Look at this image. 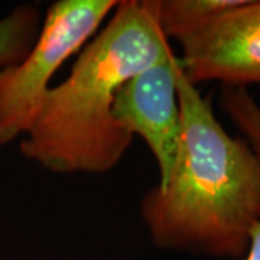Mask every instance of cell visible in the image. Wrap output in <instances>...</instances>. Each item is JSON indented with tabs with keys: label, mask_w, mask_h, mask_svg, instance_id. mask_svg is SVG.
Returning <instances> with one entry per match:
<instances>
[{
	"label": "cell",
	"mask_w": 260,
	"mask_h": 260,
	"mask_svg": "<svg viewBox=\"0 0 260 260\" xmlns=\"http://www.w3.org/2000/svg\"><path fill=\"white\" fill-rule=\"evenodd\" d=\"M177 78V156L167 182L142 197V221L160 250L242 257L260 223V160L244 140L225 132L181 62Z\"/></svg>",
	"instance_id": "6da1fadb"
},
{
	"label": "cell",
	"mask_w": 260,
	"mask_h": 260,
	"mask_svg": "<svg viewBox=\"0 0 260 260\" xmlns=\"http://www.w3.org/2000/svg\"><path fill=\"white\" fill-rule=\"evenodd\" d=\"M172 52L159 29L158 0H119L68 77L45 95L19 142L22 156L55 174L113 171L135 139L113 117L116 94Z\"/></svg>",
	"instance_id": "7a4b0ae2"
},
{
	"label": "cell",
	"mask_w": 260,
	"mask_h": 260,
	"mask_svg": "<svg viewBox=\"0 0 260 260\" xmlns=\"http://www.w3.org/2000/svg\"><path fill=\"white\" fill-rule=\"evenodd\" d=\"M119 0H56L37 41L18 64L0 70V146L20 140L58 70L102 29Z\"/></svg>",
	"instance_id": "3957f363"
},
{
	"label": "cell",
	"mask_w": 260,
	"mask_h": 260,
	"mask_svg": "<svg viewBox=\"0 0 260 260\" xmlns=\"http://www.w3.org/2000/svg\"><path fill=\"white\" fill-rule=\"evenodd\" d=\"M179 45V62L195 85H260V0H243Z\"/></svg>",
	"instance_id": "277c9868"
},
{
	"label": "cell",
	"mask_w": 260,
	"mask_h": 260,
	"mask_svg": "<svg viewBox=\"0 0 260 260\" xmlns=\"http://www.w3.org/2000/svg\"><path fill=\"white\" fill-rule=\"evenodd\" d=\"M175 52L121 84L113 103V117L130 136H139L155 158L158 185H164L175 162L181 133Z\"/></svg>",
	"instance_id": "5b68a950"
},
{
	"label": "cell",
	"mask_w": 260,
	"mask_h": 260,
	"mask_svg": "<svg viewBox=\"0 0 260 260\" xmlns=\"http://www.w3.org/2000/svg\"><path fill=\"white\" fill-rule=\"evenodd\" d=\"M243 0H158V25L168 41L182 42L215 16L239 6Z\"/></svg>",
	"instance_id": "8992f818"
},
{
	"label": "cell",
	"mask_w": 260,
	"mask_h": 260,
	"mask_svg": "<svg viewBox=\"0 0 260 260\" xmlns=\"http://www.w3.org/2000/svg\"><path fill=\"white\" fill-rule=\"evenodd\" d=\"M44 13L37 5L23 3L0 18V70L18 64L37 41Z\"/></svg>",
	"instance_id": "52a82bcc"
},
{
	"label": "cell",
	"mask_w": 260,
	"mask_h": 260,
	"mask_svg": "<svg viewBox=\"0 0 260 260\" xmlns=\"http://www.w3.org/2000/svg\"><path fill=\"white\" fill-rule=\"evenodd\" d=\"M220 107L260 160V106L247 88L221 85Z\"/></svg>",
	"instance_id": "ba28073f"
},
{
	"label": "cell",
	"mask_w": 260,
	"mask_h": 260,
	"mask_svg": "<svg viewBox=\"0 0 260 260\" xmlns=\"http://www.w3.org/2000/svg\"><path fill=\"white\" fill-rule=\"evenodd\" d=\"M244 260H260V223L251 232L250 244Z\"/></svg>",
	"instance_id": "9c48e42d"
}]
</instances>
